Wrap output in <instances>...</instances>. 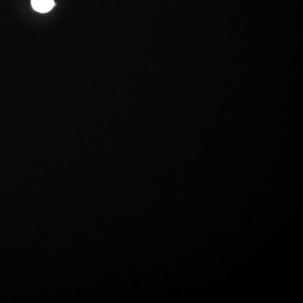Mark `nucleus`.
I'll return each mask as SVG.
<instances>
[{
    "label": "nucleus",
    "mask_w": 303,
    "mask_h": 303,
    "mask_svg": "<svg viewBox=\"0 0 303 303\" xmlns=\"http://www.w3.org/2000/svg\"><path fill=\"white\" fill-rule=\"evenodd\" d=\"M31 5L38 12L47 13L54 7L55 3L53 0H31Z\"/></svg>",
    "instance_id": "obj_1"
}]
</instances>
